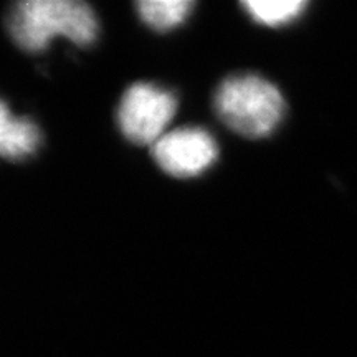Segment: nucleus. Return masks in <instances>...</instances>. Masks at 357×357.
<instances>
[{
	"label": "nucleus",
	"mask_w": 357,
	"mask_h": 357,
	"mask_svg": "<svg viewBox=\"0 0 357 357\" xmlns=\"http://www.w3.org/2000/svg\"><path fill=\"white\" fill-rule=\"evenodd\" d=\"M7 30L22 50L38 53L56 35L86 47L96 40L98 22L79 0H24L8 10Z\"/></svg>",
	"instance_id": "obj_1"
},
{
	"label": "nucleus",
	"mask_w": 357,
	"mask_h": 357,
	"mask_svg": "<svg viewBox=\"0 0 357 357\" xmlns=\"http://www.w3.org/2000/svg\"><path fill=\"white\" fill-rule=\"evenodd\" d=\"M218 118L240 136L258 139L278 126L284 100L270 82L255 75H235L223 79L215 91Z\"/></svg>",
	"instance_id": "obj_2"
},
{
	"label": "nucleus",
	"mask_w": 357,
	"mask_h": 357,
	"mask_svg": "<svg viewBox=\"0 0 357 357\" xmlns=\"http://www.w3.org/2000/svg\"><path fill=\"white\" fill-rule=\"evenodd\" d=\"M177 109V101L166 89L151 83H134L118 106V126L129 142L154 146L164 136Z\"/></svg>",
	"instance_id": "obj_3"
},
{
	"label": "nucleus",
	"mask_w": 357,
	"mask_h": 357,
	"mask_svg": "<svg viewBox=\"0 0 357 357\" xmlns=\"http://www.w3.org/2000/svg\"><path fill=\"white\" fill-rule=\"evenodd\" d=\"M155 164L169 176L195 177L217 159V144L205 129L178 128L164 134L151 146Z\"/></svg>",
	"instance_id": "obj_4"
},
{
	"label": "nucleus",
	"mask_w": 357,
	"mask_h": 357,
	"mask_svg": "<svg viewBox=\"0 0 357 357\" xmlns=\"http://www.w3.org/2000/svg\"><path fill=\"white\" fill-rule=\"evenodd\" d=\"M40 142V132L26 118L8 114L7 105L0 106V153L7 160H22L35 153Z\"/></svg>",
	"instance_id": "obj_5"
},
{
	"label": "nucleus",
	"mask_w": 357,
	"mask_h": 357,
	"mask_svg": "<svg viewBox=\"0 0 357 357\" xmlns=\"http://www.w3.org/2000/svg\"><path fill=\"white\" fill-rule=\"evenodd\" d=\"M192 7L190 0H142L137 3V12L151 29L167 32L187 19Z\"/></svg>",
	"instance_id": "obj_6"
},
{
	"label": "nucleus",
	"mask_w": 357,
	"mask_h": 357,
	"mask_svg": "<svg viewBox=\"0 0 357 357\" xmlns=\"http://www.w3.org/2000/svg\"><path fill=\"white\" fill-rule=\"evenodd\" d=\"M242 6L247 8L257 24L268 26L287 25L296 19L306 7L303 0H248Z\"/></svg>",
	"instance_id": "obj_7"
}]
</instances>
